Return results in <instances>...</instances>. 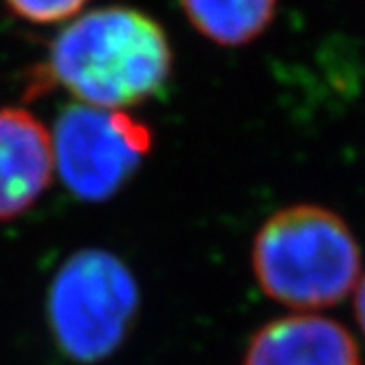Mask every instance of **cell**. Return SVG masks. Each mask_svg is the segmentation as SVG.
Segmentation results:
<instances>
[{
  "label": "cell",
  "mask_w": 365,
  "mask_h": 365,
  "mask_svg": "<svg viewBox=\"0 0 365 365\" xmlns=\"http://www.w3.org/2000/svg\"><path fill=\"white\" fill-rule=\"evenodd\" d=\"M56 174L46 125L22 108H0V220H11L40 200Z\"/></svg>",
  "instance_id": "obj_5"
},
{
  "label": "cell",
  "mask_w": 365,
  "mask_h": 365,
  "mask_svg": "<svg viewBox=\"0 0 365 365\" xmlns=\"http://www.w3.org/2000/svg\"><path fill=\"white\" fill-rule=\"evenodd\" d=\"M56 172L68 192L101 202L121 192L152 150V133L125 110L73 103L56 121Z\"/></svg>",
  "instance_id": "obj_4"
},
{
  "label": "cell",
  "mask_w": 365,
  "mask_h": 365,
  "mask_svg": "<svg viewBox=\"0 0 365 365\" xmlns=\"http://www.w3.org/2000/svg\"><path fill=\"white\" fill-rule=\"evenodd\" d=\"M174 56L165 29L135 7H101L73 18L48 46L44 77L95 108L123 110L159 95Z\"/></svg>",
  "instance_id": "obj_1"
},
{
  "label": "cell",
  "mask_w": 365,
  "mask_h": 365,
  "mask_svg": "<svg viewBox=\"0 0 365 365\" xmlns=\"http://www.w3.org/2000/svg\"><path fill=\"white\" fill-rule=\"evenodd\" d=\"M242 365H361V356L341 324L319 315H291L253 334Z\"/></svg>",
  "instance_id": "obj_6"
},
{
  "label": "cell",
  "mask_w": 365,
  "mask_h": 365,
  "mask_svg": "<svg viewBox=\"0 0 365 365\" xmlns=\"http://www.w3.org/2000/svg\"><path fill=\"white\" fill-rule=\"evenodd\" d=\"M354 312H356V322L365 334V275L356 284V293H354Z\"/></svg>",
  "instance_id": "obj_9"
},
{
  "label": "cell",
  "mask_w": 365,
  "mask_h": 365,
  "mask_svg": "<svg viewBox=\"0 0 365 365\" xmlns=\"http://www.w3.org/2000/svg\"><path fill=\"white\" fill-rule=\"evenodd\" d=\"M139 286L121 257L103 249H80L51 279L46 315L56 346L77 363L115 354L139 310Z\"/></svg>",
  "instance_id": "obj_3"
},
{
  "label": "cell",
  "mask_w": 365,
  "mask_h": 365,
  "mask_svg": "<svg viewBox=\"0 0 365 365\" xmlns=\"http://www.w3.org/2000/svg\"><path fill=\"white\" fill-rule=\"evenodd\" d=\"M88 0H5V5L18 18L34 24H56L73 20Z\"/></svg>",
  "instance_id": "obj_8"
},
{
  "label": "cell",
  "mask_w": 365,
  "mask_h": 365,
  "mask_svg": "<svg viewBox=\"0 0 365 365\" xmlns=\"http://www.w3.org/2000/svg\"><path fill=\"white\" fill-rule=\"evenodd\" d=\"M192 27L220 46H245L275 18L277 0H180Z\"/></svg>",
  "instance_id": "obj_7"
},
{
  "label": "cell",
  "mask_w": 365,
  "mask_h": 365,
  "mask_svg": "<svg viewBox=\"0 0 365 365\" xmlns=\"http://www.w3.org/2000/svg\"><path fill=\"white\" fill-rule=\"evenodd\" d=\"M255 279L291 308H328L359 284L361 249L348 222L322 205H293L257 229L251 249Z\"/></svg>",
  "instance_id": "obj_2"
}]
</instances>
